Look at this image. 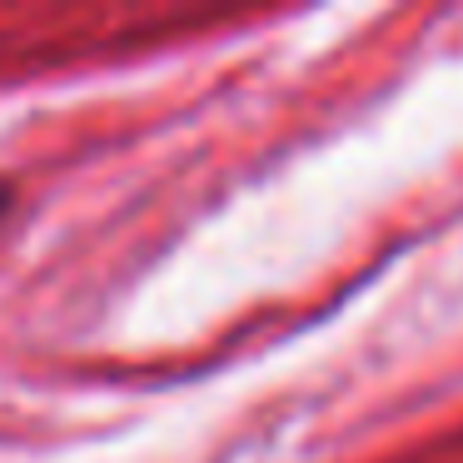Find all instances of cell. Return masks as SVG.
Masks as SVG:
<instances>
[{"label":"cell","instance_id":"obj_1","mask_svg":"<svg viewBox=\"0 0 463 463\" xmlns=\"http://www.w3.org/2000/svg\"><path fill=\"white\" fill-rule=\"evenodd\" d=\"M11 210V190H5V184H0V214Z\"/></svg>","mask_w":463,"mask_h":463}]
</instances>
